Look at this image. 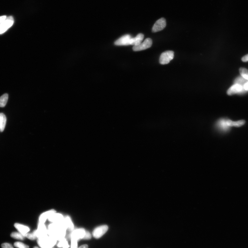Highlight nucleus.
<instances>
[{
  "label": "nucleus",
  "mask_w": 248,
  "mask_h": 248,
  "mask_svg": "<svg viewBox=\"0 0 248 248\" xmlns=\"http://www.w3.org/2000/svg\"><path fill=\"white\" fill-rule=\"evenodd\" d=\"M2 248H14L11 244L6 243L2 244Z\"/></svg>",
  "instance_id": "27"
},
{
  "label": "nucleus",
  "mask_w": 248,
  "mask_h": 248,
  "mask_svg": "<svg viewBox=\"0 0 248 248\" xmlns=\"http://www.w3.org/2000/svg\"><path fill=\"white\" fill-rule=\"evenodd\" d=\"M166 26V21L165 18H162L156 21L154 25L152 31L153 33L162 31Z\"/></svg>",
  "instance_id": "9"
},
{
  "label": "nucleus",
  "mask_w": 248,
  "mask_h": 248,
  "mask_svg": "<svg viewBox=\"0 0 248 248\" xmlns=\"http://www.w3.org/2000/svg\"><path fill=\"white\" fill-rule=\"evenodd\" d=\"M64 222L66 226L67 230L70 232L73 231L74 228V225L71 217L68 216H67L64 218Z\"/></svg>",
  "instance_id": "15"
},
{
  "label": "nucleus",
  "mask_w": 248,
  "mask_h": 248,
  "mask_svg": "<svg viewBox=\"0 0 248 248\" xmlns=\"http://www.w3.org/2000/svg\"><path fill=\"white\" fill-rule=\"evenodd\" d=\"M64 219L63 215L56 212L50 216L48 220L53 223H58L63 222Z\"/></svg>",
  "instance_id": "12"
},
{
  "label": "nucleus",
  "mask_w": 248,
  "mask_h": 248,
  "mask_svg": "<svg viewBox=\"0 0 248 248\" xmlns=\"http://www.w3.org/2000/svg\"><path fill=\"white\" fill-rule=\"evenodd\" d=\"M91 238V235L89 232L86 231V233L83 239H90Z\"/></svg>",
  "instance_id": "28"
},
{
  "label": "nucleus",
  "mask_w": 248,
  "mask_h": 248,
  "mask_svg": "<svg viewBox=\"0 0 248 248\" xmlns=\"http://www.w3.org/2000/svg\"><path fill=\"white\" fill-rule=\"evenodd\" d=\"M144 38V35L140 33L134 38H132L131 45L136 46L139 45L142 42Z\"/></svg>",
  "instance_id": "16"
},
{
  "label": "nucleus",
  "mask_w": 248,
  "mask_h": 248,
  "mask_svg": "<svg viewBox=\"0 0 248 248\" xmlns=\"http://www.w3.org/2000/svg\"><path fill=\"white\" fill-rule=\"evenodd\" d=\"M14 226L17 229L19 232L22 234L24 237L25 234L28 233L30 231V228L28 226L16 223L14 224Z\"/></svg>",
  "instance_id": "14"
},
{
  "label": "nucleus",
  "mask_w": 248,
  "mask_h": 248,
  "mask_svg": "<svg viewBox=\"0 0 248 248\" xmlns=\"http://www.w3.org/2000/svg\"><path fill=\"white\" fill-rule=\"evenodd\" d=\"M245 91H246L244 89L243 86L239 84H234L228 89L227 93L228 95L232 96L237 93H243Z\"/></svg>",
  "instance_id": "7"
},
{
  "label": "nucleus",
  "mask_w": 248,
  "mask_h": 248,
  "mask_svg": "<svg viewBox=\"0 0 248 248\" xmlns=\"http://www.w3.org/2000/svg\"><path fill=\"white\" fill-rule=\"evenodd\" d=\"M226 122L229 127L235 126V127H240L243 125L245 123L244 120H242L237 121H233L229 119H226Z\"/></svg>",
  "instance_id": "17"
},
{
  "label": "nucleus",
  "mask_w": 248,
  "mask_h": 248,
  "mask_svg": "<svg viewBox=\"0 0 248 248\" xmlns=\"http://www.w3.org/2000/svg\"><path fill=\"white\" fill-rule=\"evenodd\" d=\"M10 236L13 239L20 240H23L25 238L22 234L20 232H13L11 234Z\"/></svg>",
  "instance_id": "21"
},
{
  "label": "nucleus",
  "mask_w": 248,
  "mask_h": 248,
  "mask_svg": "<svg viewBox=\"0 0 248 248\" xmlns=\"http://www.w3.org/2000/svg\"><path fill=\"white\" fill-rule=\"evenodd\" d=\"M215 127L219 131L224 133L228 131L230 128L226 122V119H224L218 120L215 123Z\"/></svg>",
  "instance_id": "10"
},
{
  "label": "nucleus",
  "mask_w": 248,
  "mask_h": 248,
  "mask_svg": "<svg viewBox=\"0 0 248 248\" xmlns=\"http://www.w3.org/2000/svg\"><path fill=\"white\" fill-rule=\"evenodd\" d=\"M6 118L3 113H0V132L4 131L6 123Z\"/></svg>",
  "instance_id": "18"
},
{
  "label": "nucleus",
  "mask_w": 248,
  "mask_h": 248,
  "mask_svg": "<svg viewBox=\"0 0 248 248\" xmlns=\"http://www.w3.org/2000/svg\"><path fill=\"white\" fill-rule=\"evenodd\" d=\"M242 60L243 62L248 61V54L245 56L242 59Z\"/></svg>",
  "instance_id": "29"
},
{
  "label": "nucleus",
  "mask_w": 248,
  "mask_h": 248,
  "mask_svg": "<svg viewBox=\"0 0 248 248\" xmlns=\"http://www.w3.org/2000/svg\"><path fill=\"white\" fill-rule=\"evenodd\" d=\"M152 41L150 38H147L144 40L143 42H142L139 45L133 46V50L135 52H137L148 49L151 46Z\"/></svg>",
  "instance_id": "5"
},
{
  "label": "nucleus",
  "mask_w": 248,
  "mask_h": 248,
  "mask_svg": "<svg viewBox=\"0 0 248 248\" xmlns=\"http://www.w3.org/2000/svg\"><path fill=\"white\" fill-rule=\"evenodd\" d=\"M108 230V226L107 225H102L98 226L93 232V236L96 239L100 238L107 232Z\"/></svg>",
  "instance_id": "6"
},
{
  "label": "nucleus",
  "mask_w": 248,
  "mask_h": 248,
  "mask_svg": "<svg viewBox=\"0 0 248 248\" xmlns=\"http://www.w3.org/2000/svg\"><path fill=\"white\" fill-rule=\"evenodd\" d=\"M14 246L17 248H29L28 245L20 242H16L14 244Z\"/></svg>",
  "instance_id": "24"
},
{
  "label": "nucleus",
  "mask_w": 248,
  "mask_h": 248,
  "mask_svg": "<svg viewBox=\"0 0 248 248\" xmlns=\"http://www.w3.org/2000/svg\"><path fill=\"white\" fill-rule=\"evenodd\" d=\"M239 72L242 77L248 80V70L245 68H241L239 69Z\"/></svg>",
  "instance_id": "23"
},
{
  "label": "nucleus",
  "mask_w": 248,
  "mask_h": 248,
  "mask_svg": "<svg viewBox=\"0 0 248 248\" xmlns=\"http://www.w3.org/2000/svg\"><path fill=\"white\" fill-rule=\"evenodd\" d=\"M48 234L53 237L57 240L60 241L64 238L66 235L67 228L63 222L53 223L48 226Z\"/></svg>",
  "instance_id": "1"
},
{
  "label": "nucleus",
  "mask_w": 248,
  "mask_h": 248,
  "mask_svg": "<svg viewBox=\"0 0 248 248\" xmlns=\"http://www.w3.org/2000/svg\"><path fill=\"white\" fill-rule=\"evenodd\" d=\"M57 240L53 237L46 236L41 239H38L37 243L42 248H52L56 244Z\"/></svg>",
  "instance_id": "2"
},
{
  "label": "nucleus",
  "mask_w": 248,
  "mask_h": 248,
  "mask_svg": "<svg viewBox=\"0 0 248 248\" xmlns=\"http://www.w3.org/2000/svg\"></svg>",
  "instance_id": "34"
},
{
  "label": "nucleus",
  "mask_w": 248,
  "mask_h": 248,
  "mask_svg": "<svg viewBox=\"0 0 248 248\" xmlns=\"http://www.w3.org/2000/svg\"><path fill=\"white\" fill-rule=\"evenodd\" d=\"M6 18V16H2L0 17V24H1Z\"/></svg>",
  "instance_id": "30"
},
{
  "label": "nucleus",
  "mask_w": 248,
  "mask_h": 248,
  "mask_svg": "<svg viewBox=\"0 0 248 248\" xmlns=\"http://www.w3.org/2000/svg\"><path fill=\"white\" fill-rule=\"evenodd\" d=\"M88 246L87 245H83L78 248H88Z\"/></svg>",
  "instance_id": "32"
},
{
  "label": "nucleus",
  "mask_w": 248,
  "mask_h": 248,
  "mask_svg": "<svg viewBox=\"0 0 248 248\" xmlns=\"http://www.w3.org/2000/svg\"><path fill=\"white\" fill-rule=\"evenodd\" d=\"M132 38L130 35H125L116 40L115 44L119 46L131 45Z\"/></svg>",
  "instance_id": "8"
},
{
  "label": "nucleus",
  "mask_w": 248,
  "mask_h": 248,
  "mask_svg": "<svg viewBox=\"0 0 248 248\" xmlns=\"http://www.w3.org/2000/svg\"><path fill=\"white\" fill-rule=\"evenodd\" d=\"M57 246L59 247H62L63 248H69V245L68 244V242L67 241L66 239L64 238L59 241Z\"/></svg>",
  "instance_id": "22"
},
{
  "label": "nucleus",
  "mask_w": 248,
  "mask_h": 248,
  "mask_svg": "<svg viewBox=\"0 0 248 248\" xmlns=\"http://www.w3.org/2000/svg\"><path fill=\"white\" fill-rule=\"evenodd\" d=\"M243 88L245 91H248V82L244 85Z\"/></svg>",
  "instance_id": "31"
},
{
  "label": "nucleus",
  "mask_w": 248,
  "mask_h": 248,
  "mask_svg": "<svg viewBox=\"0 0 248 248\" xmlns=\"http://www.w3.org/2000/svg\"><path fill=\"white\" fill-rule=\"evenodd\" d=\"M174 57V52L172 51H167L161 54L159 59L160 63L161 64H169Z\"/></svg>",
  "instance_id": "3"
},
{
  "label": "nucleus",
  "mask_w": 248,
  "mask_h": 248,
  "mask_svg": "<svg viewBox=\"0 0 248 248\" xmlns=\"http://www.w3.org/2000/svg\"><path fill=\"white\" fill-rule=\"evenodd\" d=\"M56 212L55 210L52 209L42 213L39 217V222L44 223L50 216Z\"/></svg>",
  "instance_id": "13"
},
{
  "label": "nucleus",
  "mask_w": 248,
  "mask_h": 248,
  "mask_svg": "<svg viewBox=\"0 0 248 248\" xmlns=\"http://www.w3.org/2000/svg\"><path fill=\"white\" fill-rule=\"evenodd\" d=\"M86 232L85 229L83 228L76 229L72 232L71 238L76 239L77 241L80 239H83L85 236Z\"/></svg>",
  "instance_id": "11"
},
{
  "label": "nucleus",
  "mask_w": 248,
  "mask_h": 248,
  "mask_svg": "<svg viewBox=\"0 0 248 248\" xmlns=\"http://www.w3.org/2000/svg\"><path fill=\"white\" fill-rule=\"evenodd\" d=\"M34 248H39L38 247H37L35 246V247H34Z\"/></svg>",
  "instance_id": "33"
},
{
  "label": "nucleus",
  "mask_w": 248,
  "mask_h": 248,
  "mask_svg": "<svg viewBox=\"0 0 248 248\" xmlns=\"http://www.w3.org/2000/svg\"><path fill=\"white\" fill-rule=\"evenodd\" d=\"M13 23L14 20L12 16L6 18L3 22L0 24V34L6 32L13 25Z\"/></svg>",
  "instance_id": "4"
},
{
  "label": "nucleus",
  "mask_w": 248,
  "mask_h": 248,
  "mask_svg": "<svg viewBox=\"0 0 248 248\" xmlns=\"http://www.w3.org/2000/svg\"><path fill=\"white\" fill-rule=\"evenodd\" d=\"M248 82V80L245 79L243 77L241 76L236 78L234 81V84H239L243 86L245 83Z\"/></svg>",
  "instance_id": "20"
},
{
  "label": "nucleus",
  "mask_w": 248,
  "mask_h": 248,
  "mask_svg": "<svg viewBox=\"0 0 248 248\" xmlns=\"http://www.w3.org/2000/svg\"><path fill=\"white\" fill-rule=\"evenodd\" d=\"M25 237L29 239L32 240H34L36 239L37 238L35 234L33 233H27L25 235Z\"/></svg>",
  "instance_id": "25"
},
{
  "label": "nucleus",
  "mask_w": 248,
  "mask_h": 248,
  "mask_svg": "<svg viewBox=\"0 0 248 248\" xmlns=\"http://www.w3.org/2000/svg\"><path fill=\"white\" fill-rule=\"evenodd\" d=\"M77 241L76 239H71V248H78Z\"/></svg>",
  "instance_id": "26"
},
{
  "label": "nucleus",
  "mask_w": 248,
  "mask_h": 248,
  "mask_svg": "<svg viewBox=\"0 0 248 248\" xmlns=\"http://www.w3.org/2000/svg\"><path fill=\"white\" fill-rule=\"evenodd\" d=\"M9 95L5 93L0 97V107H4L6 106L8 101Z\"/></svg>",
  "instance_id": "19"
}]
</instances>
